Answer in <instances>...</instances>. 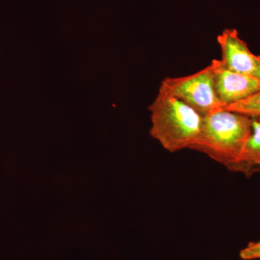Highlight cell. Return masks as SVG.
Segmentation results:
<instances>
[{
    "mask_svg": "<svg viewBox=\"0 0 260 260\" xmlns=\"http://www.w3.org/2000/svg\"><path fill=\"white\" fill-rule=\"evenodd\" d=\"M251 131V118L221 109L203 116L199 135L190 149L227 168L239 158Z\"/></svg>",
    "mask_w": 260,
    "mask_h": 260,
    "instance_id": "cell-1",
    "label": "cell"
},
{
    "mask_svg": "<svg viewBox=\"0 0 260 260\" xmlns=\"http://www.w3.org/2000/svg\"><path fill=\"white\" fill-rule=\"evenodd\" d=\"M150 134L170 153L190 149L196 141L203 116L176 98L159 92L149 107Z\"/></svg>",
    "mask_w": 260,
    "mask_h": 260,
    "instance_id": "cell-2",
    "label": "cell"
},
{
    "mask_svg": "<svg viewBox=\"0 0 260 260\" xmlns=\"http://www.w3.org/2000/svg\"><path fill=\"white\" fill-rule=\"evenodd\" d=\"M158 91L179 99L203 116L225 107L215 92L211 64L191 75L164 78Z\"/></svg>",
    "mask_w": 260,
    "mask_h": 260,
    "instance_id": "cell-3",
    "label": "cell"
},
{
    "mask_svg": "<svg viewBox=\"0 0 260 260\" xmlns=\"http://www.w3.org/2000/svg\"><path fill=\"white\" fill-rule=\"evenodd\" d=\"M210 64L215 92L224 107L242 102L260 90V80L229 70L220 59H213Z\"/></svg>",
    "mask_w": 260,
    "mask_h": 260,
    "instance_id": "cell-4",
    "label": "cell"
},
{
    "mask_svg": "<svg viewBox=\"0 0 260 260\" xmlns=\"http://www.w3.org/2000/svg\"><path fill=\"white\" fill-rule=\"evenodd\" d=\"M223 64L233 71L260 80V56L251 52L248 44L234 28H226L217 37Z\"/></svg>",
    "mask_w": 260,
    "mask_h": 260,
    "instance_id": "cell-5",
    "label": "cell"
},
{
    "mask_svg": "<svg viewBox=\"0 0 260 260\" xmlns=\"http://www.w3.org/2000/svg\"><path fill=\"white\" fill-rule=\"evenodd\" d=\"M227 169L248 178L260 174V121L252 119V131L249 139L239 158Z\"/></svg>",
    "mask_w": 260,
    "mask_h": 260,
    "instance_id": "cell-6",
    "label": "cell"
},
{
    "mask_svg": "<svg viewBox=\"0 0 260 260\" xmlns=\"http://www.w3.org/2000/svg\"><path fill=\"white\" fill-rule=\"evenodd\" d=\"M223 109L239 113L253 120L260 121V90L242 102L228 106Z\"/></svg>",
    "mask_w": 260,
    "mask_h": 260,
    "instance_id": "cell-7",
    "label": "cell"
},
{
    "mask_svg": "<svg viewBox=\"0 0 260 260\" xmlns=\"http://www.w3.org/2000/svg\"><path fill=\"white\" fill-rule=\"evenodd\" d=\"M243 260L260 259V242H250L239 253Z\"/></svg>",
    "mask_w": 260,
    "mask_h": 260,
    "instance_id": "cell-8",
    "label": "cell"
}]
</instances>
